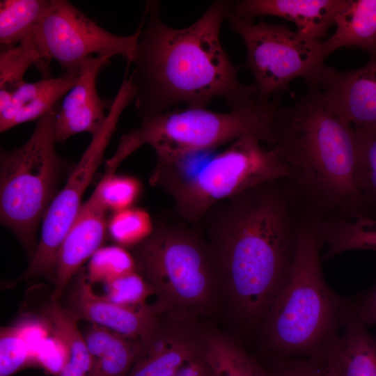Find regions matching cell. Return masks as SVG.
Returning a JSON list of instances; mask_svg holds the SVG:
<instances>
[{
  "label": "cell",
  "instance_id": "1",
  "mask_svg": "<svg viewBox=\"0 0 376 376\" xmlns=\"http://www.w3.org/2000/svg\"><path fill=\"white\" fill-rule=\"evenodd\" d=\"M306 216L284 178L220 201L199 219L220 292L246 327L261 324L290 267Z\"/></svg>",
  "mask_w": 376,
  "mask_h": 376
},
{
  "label": "cell",
  "instance_id": "2",
  "mask_svg": "<svg viewBox=\"0 0 376 376\" xmlns=\"http://www.w3.org/2000/svg\"><path fill=\"white\" fill-rule=\"evenodd\" d=\"M233 1H213L194 24L173 29L162 19L160 3H146L129 79L136 89L134 106L142 119L180 104L205 107L215 97L228 107L258 98L255 86L240 82L220 40Z\"/></svg>",
  "mask_w": 376,
  "mask_h": 376
},
{
  "label": "cell",
  "instance_id": "3",
  "mask_svg": "<svg viewBox=\"0 0 376 376\" xmlns=\"http://www.w3.org/2000/svg\"><path fill=\"white\" fill-rule=\"evenodd\" d=\"M269 148L286 166L285 180L311 217L324 223L369 216L357 180L354 127L320 89L279 108Z\"/></svg>",
  "mask_w": 376,
  "mask_h": 376
},
{
  "label": "cell",
  "instance_id": "4",
  "mask_svg": "<svg viewBox=\"0 0 376 376\" xmlns=\"http://www.w3.org/2000/svg\"><path fill=\"white\" fill-rule=\"evenodd\" d=\"M319 224L304 219L290 267L260 324L267 347L281 355L318 358L341 329L348 299L324 280Z\"/></svg>",
  "mask_w": 376,
  "mask_h": 376
},
{
  "label": "cell",
  "instance_id": "5",
  "mask_svg": "<svg viewBox=\"0 0 376 376\" xmlns=\"http://www.w3.org/2000/svg\"><path fill=\"white\" fill-rule=\"evenodd\" d=\"M174 216L155 224L152 233L132 248L131 253L163 312L197 321L217 306L221 293L218 276L199 228Z\"/></svg>",
  "mask_w": 376,
  "mask_h": 376
},
{
  "label": "cell",
  "instance_id": "6",
  "mask_svg": "<svg viewBox=\"0 0 376 376\" xmlns=\"http://www.w3.org/2000/svg\"><path fill=\"white\" fill-rule=\"evenodd\" d=\"M280 107L277 99L259 98L216 112L205 107H186L142 120L124 134L113 156L106 162L118 169L122 162L143 145L156 152L157 164H172L210 151L240 138L252 136L269 148Z\"/></svg>",
  "mask_w": 376,
  "mask_h": 376
},
{
  "label": "cell",
  "instance_id": "7",
  "mask_svg": "<svg viewBox=\"0 0 376 376\" xmlns=\"http://www.w3.org/2000/svg\"><path fill=\"white\" fill-rule=\"evenodd\" d=\"M55 108L37 120L22 146L0 154L1 223L17 237L30 260L38 226L58 193L64 159L56 150Z\"/></svg>",
  "mask_w": 376,
  "mask_h": 376
},
{
  "label": "cell",
  "instance_id": "8",
  "mask_svg": "<svg viewBox=\"0 0 376 376\" xmlns=\"http://www.w3.org/2000/svg\"><path fill=\"white\" fill-rule=\"evenodd\" d=\"M285 164L272 148L252 136L233 141L199 169L182 176H164L151 185L173 198L175 214L196 226L216 203L269 181L286 178Z\"/></svg>",
  "mask_w": 376,
  "mask_h": 376
},
{
  "label": "cell",
  "instance_id": "9",
  "mask_svg": "<svg viewBox=\"0 0 376 376\" xmlns=\"http://www.w3.org/2000/svg\"><path fill=\"white\" fill-rule=\"evenodd\" d=\"M227 19L245 44L260 100L269 101L283 91L291 93L290 84L296 78H303L310 87L316 85L325 67L323 41L292 31L285 24L242 20L231 10Z\"/></svg>",
  "mask_w": 376,
  "mask_h": 376
},
{
  "label": "cell",
  "instance_id": "10",
  "mask_svg": "<svg viewBox=\"0 0 376 376\" xmlns=\"http://www.w3.org/2000/svg\"><path fill=\"white\" fill-rule=\"evenodd\" d=\"M135 95L134 86L124 79L102 128L92 136L64 187L58 191L49 207L42 220L35 254L17 281L44 278L54 283L57 255L62 242L81 208L82 196L102 162L119 118L125 108L134 100Z\"/></svg>",
  "mask_w": 376,
  "mask_h": 376
},
{
  "label": "cell",
  "instance_id": "11",
  "mask_svg": "<svg viewBox=\"0 0 376 376\" xmlns=\"http://www.w3.org/2000/svg\"><path fill=\"white\" fill-rule=\"evenodd\" d=\"M140 23L129 36L113 34L66 0H49L48 6L33 31L40 56L42 78L50 77L49 65L56 61L63 72L79 74L84 62L92 56H121L129 68L134 59L141 31Z\"/></svg>",
  "mask_w": 376,
  "mask_h": 376
},
{
  "label": "cell",
  "instance_id": "12",
  "mask_svg": "<svg viewBox=\"0 0 376 376\" xmlns=\"http://www.w3.org/2000/svg\"><path fill=\"white\" fill-rule=\"evenodd\" d=\"M59 300L79 320H84L125 336L141 340L150 333L164 314L156 303L126 306L95 293L84 267L72 279Z\"/></svg>",
  "mask_w": 376,
  "mask_h": 376
},
{
  "label": "cell",
  "instance_id": "13",
  "mask_svg": "<svg viewBox=\"0 0 376 376\" xmlns=\"http://www.w3.org/2000/svg\"><path fill=\"white\" fill-rule=\"evenodd\" d=\"M197 322L160 315L127 376H173L203 353L205 331Z\"/></svg>",
  "mask_w": 376,
  "mask_h": 376
},
{
  "label": "cell",
  "instance_id": "14",
  "mask_svg": "<svg viewBox=\"0 0 376 376\" xmlns=\"http://www.w3.org/2000/svg\"><path fill=\"white\" fill-rule=\"evenodd\" d=\"M313 87L346 122L356 127L376 128V55L370 56L363 67L347 72L325 66Z\"/></svg>",
  "mask_w": 376,
  "mask_h": 376
},
{
  "label": "cell",
  "instance_id": "15",
  "mask_svg": "<svg viewBox=\"0 0 376 376\" xmlns=\"http://www.w3.org/2000/svg\"><path fill=\"white\" fill-rule=\"evenodd\" d=\"M107 211L96 187L87 201L81 205L60 247L50 295L52 299H61L84 263L102 247L107 231Z\"/></svg>",
  "mask_w": 376,
  "mask_h": 376
},
{
  "label": "cell",
  "instance_id": "16",
  "mask_svg": "<svg viewBox=\"0 0 376 376\" xmlns=\"http://www.w3.org/2000/svg\"><path fill=\"white\" fill-rule=\"evenodd\" d=\"M110 58L92 56L82 64L73 87L63 97L58 109L55 135L57 142H64L79 133L96 134L104 123L110 108L108 102L102 99L97 89V79L102 68Z\"/></svg>",
  "mask_w": 376,
  "mask_h": 376
},
{
  "label": "cell",
  "instance_id": "17",
  "mask_svg": "<svg viewBox=\"0 0 376 376\" xmlns=\"http://www.w3.org/2000/svg\"><path fill=\"white\" fill-rule=\"evenodd\" d=\"M343 0H241L233 1L231 13L253 22L260 16H276L292 22L301 35L320 40L334 22Z\"/></svg>",
  "mask_w": 376,
  "mask_h": 376
},
{
  "label": "cell",
  "instance_id": "18",
  "mask_svg": "<svg viewBox=\"0 0 376 376\" xmlns=\"http://www.w3.org/2000/svg\"><path fill=\"white\" fill-rule=\"evenodd\" d=\"M318 358L329 376H376V338L347 306L340 333Z\"/></svg>",
  "mask_w": 376,
  "mask_h": 376
},
{
  "label": "cell",
  "instance_id": "19",
  "mask_svg": "<svg viewBox=\"0 0 376 376\" xmlns=\"http://www.w3.org/2000/svg\"><path fill=\"white\" fill-rule=\"evenodd\" d=\"M79 74L63 72L57 77L25 81L13 92L9 102L0 109V132L40 119L54 109L73 87Z\"/></svg>",
  "mask_w": 376,
  "mask_h": 376
},
{
  "label": "cell",
  "instance_id": "20",
  "mask_svg": "<svg viewBox=\"0 0 376 376\" xmlns=\"http://www.w3.org/2000/svg\"><path fill=\"white\" fill-rule=\"evenodd\" d=\"M334 24V33L323 41L327 56L341 47L359 48L376 55V0H343Z\"/></svg>",
  "mask_w": 376,
  "mask_h": 376
},
{
  "label": "cell",
  "instance_id": "21",
  "mask_svg": "<svg viewBox=\"0 0 376 376\" xmlns=\"http://www.w3.org/2000/svg\"><path fill=\"white\" fill-rule=\"evenodd\" d=\"M50 295L47 301L38 304L34 313L47 322L51 333L68 348V362L58 376H89L91 361L84 334L78 327L79 320L59 299H52Z\"/></svg>",
  "mask_w": 376,
  "mask_h": 376
},
{
  "label": "cell",
  "instance_id": "22",
  "mask_svg": "<svg viewBox=\"0 0 376 376\" xmlns=\"http://www.w3.org/2000/svg\"><path fill=\"white\" fill-rule=\"evenodd\" d=\"M203 357L210 376H272L235 340L219 331H205Z\"/></svg>",
  "mask_w": 376,
  "mask_h": 376
},
{
  "label": "cell",
  "instance_id": "23",
  "mask_svg": "<svg viewBox=\"0 0 376 376\" xmlns=\"http://www.w3.org/2000/svg\"><path fill=\"white\" fill-rule=\"evenodd\" d=\"M324 260L353 250L376 251V218L361 216L319 224Z\"/></svg>",
  "mask_w": 376,
  "mask_h": 376
},
{
  "label": "cell",
  "instance_id": "24",
  "mask_svg": "<svg viewBox=\"0 0 376 376\" xmlns=\"http://www.w3.org/2000/svg\"><path fill=\"white\" fill-rule=\"evenodd\" d=\"M48 4L49 0H1V46H15L33 36Z\"/></svg>",
  "mask_w": 376,
  "mask_h": 376
},
{
  "label": "cell",
  "instance_id": "25",
  "mask_svg": "<svg viewBox=\"0 0 376 376\" xmlns=\"http://www.w3.org/2000/svg\"><path fill=\"white\" fill-rule=\"evenodd\" d=\"M141 339L113 332L103 348L92 359L89 376H127L139 354Z\"/></svg>",
  "mask_w": 376,
  "mask_h": 376
},
{
  "label": "cell",
  "instance_id": "26",
  "mask_svg": "<svg viewBox=\"0 0 376 376\" xmlns=\"http://www.w3.org/2000/svg\"><path fill=\"white\" fill-rule=\"evenodd\" d=\"M32 65L38 69L40 65L33 36L15 46H1L0 91L13 92L24 84V75Z\"/></svg>",
  "mask_w": 376,
  "mask_h": 376
},
{
  "label": "cell",
  "instance_id": "27",
  "mask_svg": "<svg viewBox=\"0 0 376 376\" xmlns=\"http://www.w3.org/2000/svg\"><path fill=\"white\" fill-rule=\"evenodd\" d=\"M155 224L144 209L131 207L113 212L107 222V231L120 246L133 248L153 232Z\"/></svg>",
  "mask_w": 376,
  "mask_h": 376
},
{
  "label": "cell",
  "instance_id": "28",
  "mask_svg": "<svg viewBox=\"0 0 376 376\" xmlns=\"http://www.w3.org/2000/svg\"><path fill=\"white\" fill-rule=\"evenodd\" d=\"M354 127L358 187L367 207L376 208V128Z\"/></svg>",
  "mask_w": 376,
  "mask_h": 376
},
{
  "label": "cell",
  "instance_id": "29",
  "mask_svg": "<svg viewBox=\"0 0 376 376\" xmlns=\"http://www.w3.org/2000/svg\"><path fill=\"white\" fill-rule=\"evenodd\" d=\"M86 268L93 285L105 283L118 276L136 270L131 252L119 245L100 247L89 259Z\"/></svg>",
  "mask_w": 376,
  "mask_h": 376
},
{
  "label": "cell",
  "instance_id": "30",
  "mask_svg": "<svg viewBox=\"0 0 376 376\" xmlns=\"http://www.w3.org/2000/svg\"><path fill=\"white\" fill-rule=\"evenodd\" d=\"M108 210L118 212L131 207L139 198L142 185L132 175H117L115 171L105 169V173L96 187Z\"/></svg>",
  "mask_w": 376,
  "mask_h": 376
},
{
  "label": "cell",
  "instance_id": "31",
  "mask_svg": "<svg viewBox=\"0 0 376 376\" xmlns=\"http://www.w3.org/2000/svg\"><path fill=\"white\" fill-rule=\"evenodd\" d=\"M104 285L105 294L103 295L119 304L131 306L152 304L147 300L155 296L151 287L137 270L118 276Z\"/></svg>",
  "mask_w": 376,
  "mask_h": 376
},
{
  "label": "cell",
  "instance_id": "32",
  "mask_svg": "<svg viewBox=\"0 0 376 376\" xmlns=\"http://www.w3.org/2000/svg\"><path fill=\"white\" fill-rule=\"evenodd\" d=\"M33 366L29 348L13 324L0 330V376H10Z\"/></svg>",
  "mask_w": 376,
  "mask_h": 376
},
{
  "label": "cell",
  "instance_id": "33",
  "mask_svg": "<svg viewBox=\"0 0 376 376\" xmlns=\"http://www.w3.org/2000/svg\"><path fill=\"white\" fill-rule=\"evenodd\" d=\"M13 324L29 348L33 366H36L37 351L42 343L52 334L49 324L33 312L24 313Z\"/></svg>",
  "mask_w": 376,
  "mask_h": 376
},
{
  "label": "cell",
  "instance_id": "34",
  "mask_svg": "<svg viewBox=\"0 0 376 376\" xmlns=\"http://www.w3.org/2000/svg\"><path fill=\"white\" fill-rule=\"evenodd\" d=\"M68 357L66 345L58 336L51 334L40 345L36 364L49 373L58 376L65 366Z\"/></svg>",
  "mask_w": 376,
  "mask_h": 376
},
{
  "label": "cell",
  "instance_id": "35",
  "mask_svg": "<svg viewBox=\"0 0 376 376\" xmlns=\"http://www.w3.org/2000/svg\"><path fill=\"white\" fill-rule=\"evenodd\" d=\"M349 311L368 327L376 325V284L354 300H348Z\"/></svg>",
  "mask_w": 376,
  "mask_h": 376
},
{
  "label": "cell",
  "instance_id": "36",
  "mask_svg": "<svg viewBox=\"0 0 376 376\" xmlns=\"http://www.w3.org/2000/svg\"><path fill=\"white\" fill-rule=\"evenodd\" d=\"M272 376H329L318 358L289 361Z\"/></svg>",
  "mask_w": 376,
  "mask_h": 376
}]
</instances>
